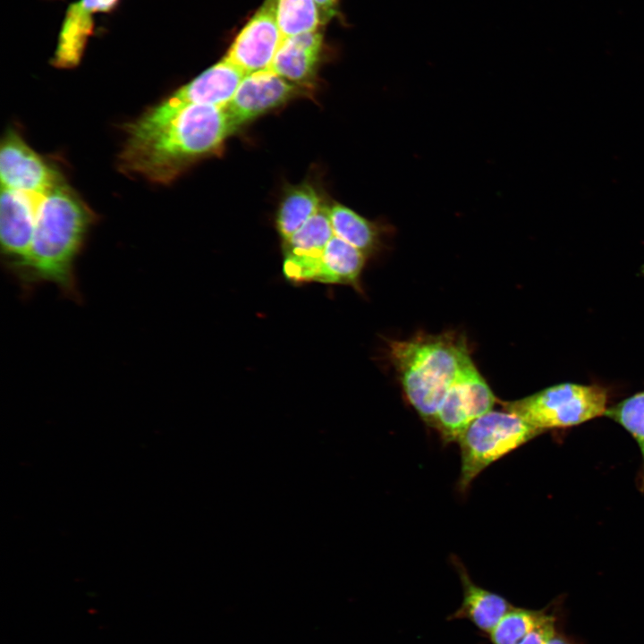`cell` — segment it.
Instances as JSON below:
<instances>
[{
  "label": "cell",
  "mask_w": 644,
  "mask_h": 644,
  "mask_svg": "<svg viewBox=\"0 0 644 644\" xmlns=\"http://www.w3.org/2000/svg\"><path fill=\"white\" fill-rule=\"evenodd\" d=\"M283 36L275 0H266L235 37L225 58L246 74L269 68Z\"/></svg>",
  "instance_id": "9c48e42d"
},
{
  "label": "cell",
  "mask_w": 644,
  "mask_h": 644,
  "mask_svg": "<svg viewBox=\"0 0 644 644\" xmlns=\"http://www.w3.org/2000/svg\"><path fill=\"white\" fill-rule=\"evenodd\" d=\"M330 219L335 236L352 244L365 255L379 248L383 230L379 225L340 204L330 208Z\"/></svg>",
  "instance_id": "9a60e30c"
},
{
  "label": "cell",
  "mask_w": 644,
  "mask_h": 644,
  "mask_svg": "<svg viewBox=\"0 0 644 644\" xmlns=\"http://www.w3.org/2000/svg\"><path fill=\"white\" fill-rule=\"evenodd\" d=\"M496 399L470 357L450 386L433 424L445 442L457 441L467 427L492 411Z\"/></svg>",
  "instance_id": "8992f818"
},
{
  "label": "cell",
  "mask_w": 644,
  "mask_h": 644,
  "mask_svg": "<svg viewBox=\"0 0 644 644\" xmlns=\"http://www.w3.org/2000/svg\"><path fill=\"white\" fill-rule=\"evenodd\" d=\"M275 12L283 38L318 30L322 23L315 0H275Z\"/></svg>",
  "instance_id": "ac0fdd59"
},
{
  "label": "cell",
  "mask_w": 644,
  "mask_h": 644,
  "mask_svg": "<svg viewBox=\"0 0 644 644\" xmlns=\"http://www.w3.org/2000/svg\"><path fill=\"white\" fill-rule=\"evenodd\" d=\"M2 188L44 196L63 183L50 166L14 131H8L0 148Z\"/></svg>",
  "instance_id": "ba28073f"
},
{
  "label": "cell",
  "mask_w": 644,
  "mask_h": 644,
  "mask_svg": "<svg viewBox=\"0 0 644 644\" xmlns=\"http://www.w3.org/2000/svg\"><path fill=\"white\" fill-rule=\"evenodd\" d=\"M119 3L120 0H78L71 3L58 33L52 64L63 69L77 66L89 38L93 35L94 15L111 13Z\"/></svg>",
  "instance_id": "8fae6325"
},
{
  "label": "cell",
  "mask_w": 644,
  "mask_h": 644,
  "mask_svg": "<svg viewBox=\"0 0 644 644\" xmlns=\"http://www.w3.org/2000/svg\"><path fill=\"white\" fill-rule=\"evenodd\" d=\"M320 199L309 185L294 188L283 200L278 216L277 228L286 242L321 208Z\"/></svg>",
  "instance_id": "e0dca14e"
},
{
  "label": "cell",
  "mask_w": 644,
  "mask_h": 644,
  "mask_svg": "<svg viewBox=\"0 0 644 644\" xmlns=\"http://www.w3.org/2000/svg\"><path fill=\"white\" fill-rule=\"evenodd\" d=\"M322 259L328 284L358 285L366 259V255L359 249L334 236L326 244Z\"/></svg>",
  "instance_id": "2e32d148"
},
{
  "label": "cell",
  "mask_w": 644,
  "mask_h": 644,
  "mask_svg": "<svg viewBox=\"0 0 644 644\" xmlns=\"http://www.w3.org/2000/svg\"><path fill=\"white\" fill-rule=\"evenodd\" d=\"M322 39L318 30L283 38L267 69L292 82L309 80L319 60Z\"/></svg>",
  "instance_id": "5bb4252c"
},
{
  "label": "cell",
  "mask_w": 644,
  "mask_h": 644,
  "mask_svg": "<svg viewBox=\"0 0 644 644\" xmlns=\"http://www.w3.org/2000/svg\"><path fill=\"white\" fill-rule=\"evenodd\" d=\"M234 131L225 106L190 105L168 110L157 106L128 128L120 165L151 182H168Z\"/></svg>",
  "instance_id": "6da1fadb"
},
{
  "label": "cell",
  "mask_w": 644,
  "mask_h": 644,
  "mask_svg": "<svg viewBox=\"0 0 644 644\" xmlns=\"http://www.w3.org/2000/svg\"><path fill=\"white\" fill-rule=\"evenodd\" d=\"M607 390L597 385L561 383L520 400L502 402L504 410L517 414L543 433L574 427L605 415Z\"/></svg>",
  "instance_id": "277c9868"
},
{
  "label": "cell",
  "mask_w": 644,
  "mask_h": 644,
  "mask_svg": "<svg viewBox=\"0 0 644 644\" xmlns=\"http://www.w3.org/2000/svg\"><path fill=\"white\" fill-rule=\"evenodd\" d=\"M541 432L511 411H490L474 419L458 438L461 472L458 488L465 492L487 466Z\"/></svg>",
  "instance_id": "5b68a950"
},
{
  "label": "cell",
  "mask_w": 644,
  "mask_h": 644,
  "mask_svg": "<svg viewBox=\"0 0 644 644\" xmlns=\"http://www.w3.org/2000/svg\"><path fill=\"white\" fill-rule=\"evenodd\" d=\"M605 416L622 426L638 444L642 458L639 487L644 491V391L608 407Z\"/></svg>",
  "instance_id": "ffe728a7"
},
{
  "label": "cell",
  "mask_w": 644,
  "mask_h": 644,
  "mask_svg": "<svg viewBox=\"0 0 644 644\" xmlns=\"http://www.w3.org/2000/svg\"><path fill=\"white\" fill-rule=\"evenodd\" d=\"M246 75L243 71L224 58L157 106L168 110L190 105L225 106Z\"/></svg>",
  "instance_id": "7c38bea8"
},
{
  "label": "cell",
  "mask_w": 644,
  "mask_h": 644,
  "mask_svg": "<svg viewBox=\"0 0 644 644\" xmlns=\"http://www.w3.org/2000/svg\"><path fill=\"white\" fill-rule=\"evenodd\" d=\"M296 93L297 88L291 81L270 69H265L247 74L225 109L236 130L242 123L284 103Z\"/></svg>",
  "instance_id": "30bf717a"
},
{
  "label": "cell",
  "mask_w": 644,
  "mask_h": 644,
  "mask_svg": "<svg viewBox=\"0 0 644 644\" xmlns=\"http://www.w3.org/2000/svg\"><path fill=\"white\" fill-rule=\"evenodd\" d=\"M322 23L328 21L335 13L338 0H315Z\"/></svg>",
  "instance_id": "603a6c76"
},
{
  "label": "cell",
  "mask_w": 644,
  "mask_h": 644,
  "mask_svg": "<svg viewBox=\"0 0 644 644\" xmlns=\"http://www.w3.org/2000/svg\"><path fill=\"white\" fill-rule=\"evenodd\" d=\"M92 222L89 210L64 182L43 196L28 258L14 277L25 293L50 283L81 301L75 263Z\"/></svg>",
  "instance_id": "7a4b0ae2"
},
{
  "label": "cell",
  "mask_w": 644,
  "mask_h": 644,
  "mask_svg": "<svg viewBox=\"0 0 644 644\" xmlns=\"http://www.w3.org/2000/svg\"><path fill=\"white\" fill-rule=\"evenodd\" d=\"M334 236L330 209L321 207L285 242L286 254L320 255Z\"/></svg>",
  "instance_id": "d6986e66"
},
{
  "label": "cell",
  "mask_w": 644,
  "mask_h": 644,
  "mask_svg": "<svg viewBox=\"0 0 644 644\" xmlns=\"http://www.w3.org/2000/svg\"><path fill=\"white\" fill-rule=\"evenodd\" d=\"M547 644H570L564 638L556 633V631L547 640Z\"/></svg>",
  "instance_id": "cb8c5ba5"
},
{
  "label": "cell",
  "mask_w": 644,
  "mask_h": 644,
  "mask_svg": "<svg viewBox=\"0 0 644 644\" xmlns=\"http://www.w3.org/2000/svg\"><path fill=\"white\" fill-rule=\"evenodd\" d=\"M552 615L544 611L513 607L488 634L492 644H516Z\"/></svg>",
  "instance_id": "44dd1931"
},
{
  "label": "cell",
  "mask_w": 644,
  "mask_h": 644,
  "mask_svg": "<svg viewBox=\"0 0 644 644\" xmlns=\"http://www.w3.org/2000/svg\"><path fill=\"white\" fill-rule=\"evenodd\" d=\"M453 562L460 576L463 597L460 607L448 619H467L488 635L513 606L502 596L475 584L458 558H453Z\"/></svg>",
  "instance_id": "4fadbf2b"
},
{
  "label": "cell",
  "mask_w": 644,
  "mask_h": 644,
  "mask_svg": "<svg viewBox=\"0 0 644 644\" xmlns=\"http://www.w3.org/2000/svg\"><path fill=\"white\" fill-rule=\"evenodd\" d=\"M390 356L409 402L433 427L450 386L470 357L466 343L451 335H420L391 343Z\"/></svg>",
  "instance_id": "3957f363"
},
{
  "label": "cell",
  "mask_w": 644,
  "mask_h": 644,
  "mask_svg": "<svg viewBox=\"0 0 644 644\" xmlns=\"http://www.w3.org/2000/svg\"><path fill=\"white\" fill-rule=\"evenodd\" d=\"M555 632V620L551 616L547 621L536 627L516 644H547Z\"/></svg>",
  "instance_id": "7402d4cb"
},
{
  "label": "cell",
  "mask_w": 644,
  "mask_h": 644,
  "mask_svg": "<svg viewBox=\"0 0 644 644\" xmlns=\"http://www.w3.org/2000/svg\"><path fill=\"white\" fill-rule=\"evenodd\" d=\"M43 196L2 188L0 241L4 266L13 276L30 253L37 213Z\"/></svg>",
  "instance_id": "52a82bcc"
}]
</instances>
